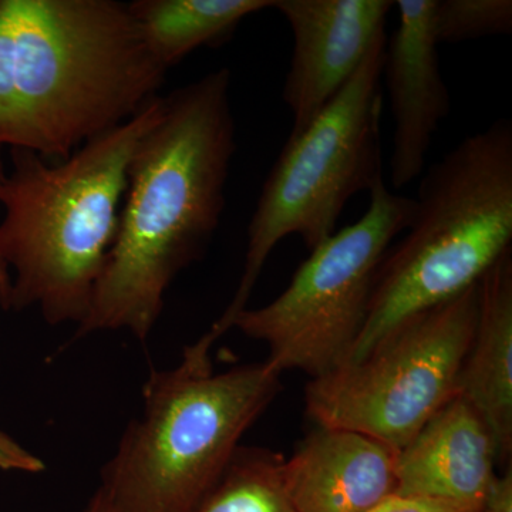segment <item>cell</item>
I'll use <instances>...</instances> for the list:
<instances>
[{"instance_id":"9a60e30c","label":"cell","mask_w":512,"mask_h":512,"mask_svg":"<svg viewBox=\"0 0 512 512\" xmlns=\"http://www.w3.org/2000/svg\"><path fill=\"white\" fill-rule=\"evenodd\" d=\"M285 457L268 448H238L220 483L194 512H296L286 495Z\"/></svg>"},{"instance_id":"52a82bcc","label":"cell","mask_w":512,"mask_h":512,"mask_svg":"<svg viewBox=\"0 0 512 512\" xmlns=\"http://www.w3.org/2000/svg\"><path fill=\"white\" fill-rule=\"evenodd\" d=\"M477 315L478 284L404 319L362 359L312 379L306 414L399 451L460 394Z\"/></svg>"},{"instance_id":"5b68a950","label":"cell","mask_w":512,"mask_h":512,"mask_svg":"<svg viewBox=\"0 0 512 512\" xmlns=\"http://www.w3.org/2000/svg\"><path fill=\"white\" fill-rule=\"evenodd\" d=\"M414 200L406 235L380 262L365 326L343 365L366 356L404 319L478 284L510 251L511 121L460 141L426 171Z\"/></svg>"},{"instance_id":"7c38bea8","label":"cell","mask_w":512,"mask_h":512,"mask_svg":"<svg viewBox=\"0 0 512 512\" xmlns=\"http://www.w3.org/2000/svg\"><path fill=\"white\" fill-rule=\"evenodd\" d=\"M497 461V446L483 417L457 394L397 451L394 495L480 507L497 476Z\"/></svg>"},{"instance_id":"2e32d148","label":"cell","mask_w":512,"mask_h":512,"mask_svg":"<svg viewBox=\"0 0 512 512\" xmlns=\"http://www.w3.org/2000/svg\"><path fill=\"white\" fill-rule=\"evenodd\" d=\"M511 32V0H436L434 33L439 45Z\"/></svg>"},{"instance_id":"3957f363","label":"cell","mask_w":512,"mask_h":512,"mask_svg":"<svg viewBox=\"0 0 512 512\" xmlns=\"http://www.w3.org/2000/svg\"><path fill=\"white\" fill-rule=\"evenodd\" d=\"M163 107L154 97L64 160L12 150L0 187V259L15 278L3 308H37L49 325L86 319L116 239L128 167Z\"/></svg>"},{"instance_id":"ac0fdd59","label":"cell","mask_w":512,"mask_h":512,"mask_svg":"<svg viewBox=\"0 0 512 512\" xmlns=\"http://www.w3.org/2000/svg\"><path fill=\"white\" fill-rule=\"evenodd\" d=\"M0 470L39 474L46 470V464L0 430Z\"/></svg>"},{"instance_id":"ffe728a7","label":"cell","mask_w":512,"mask_h":512,"mask_svg":"<svg viewBox=\"0 0 512 512\" xmlns=\"http://www.w3.org/2000/svg\"><path fill=\"white\" fill-rule=\"evenodd\" d=\"M10 289V274L8 266L0 259V303L5 305Z\"/></svg>"},{"instance_id":"277c9868","label":"cell","mask_w":512,"mask_h":512,"mask_svg":"<svg viewBox=\"0 0 512 512\" xmlns=\"http://www.w3.org/2000/svg\"><path fill=\"white\" fill-rule=\"evenodd\" d=\"M215 342L207 332L177 366L148 375L143 414L101 470L97 493L114 512L197 510L281 392V375L266 362L217 372Z\"/></svg>"},{"instance_id":"5bb4252c","label":"cell","mask_w":512,"mask_h":512,"mask_svg":"<svg viewBox=\"0 0 512 512\" xmlns=\"http://www.w3.org/2000/svg\"><path fill=\"white\" fill-rule=\"evenodd\" d=\"M274 0H136L128 3L151 55L165 70L201 46L228 40L242 20Z\"/></svg>"},{"instance_id":"44dd1931","label":"cell","mask_w":512,"mask_h":512,"mask_svg":"<svg viewBox=\"0 0 512 512\" xmlns=\"http://www.w3.org/2000/svg\"><path fill=\"white\" fill-rule=\"evenodd\" d=\"M84 512H114L111 510L107 501L104 500L103 497L99 493H94L92 500H90L89 505H87L86 511Z\"/></svg>"},{"instance_id":"e0dca14e","label":"cell","mask_w":512,"mask_h":512,"mask_svg":"<svg viewBox=\"0 0 512 512\" xmlns=\"http://www.w3.org/2000/svg\"><path fill=\"white\" fill-rule=\"evenodd\" d=\"M478 510L480 507L477 505L434 500V498L392 495L369 512H478Z\"/></svg>"},{"instance_id":"7a4b0ae2","label":"cell","mask_w":512,"mask_h":512,"mask_svg":"<svg viewBox=\"0 0 512 512\" xmlns=\"http://www.w3.org/2000/svg\"><path fill=\"white\" fill-rule=\"evenodd\" d=\"M165 73L128 3L0 0V147L64 160L133 119Z\"/></svg>"},{"instance_id":"9c48e42d","label":"cell","mask_w":512,"mask_h":512,"mask_svg":"<svg viewBox=\"0 0 512 512\" xmlns=\"http://www.w3.org/2000/svg\"><path fill=\"white\" fill-rule=\"evenodd\" d=\"M392 0H274L292 30L284 99L299 133L352 79L386 33Z\"/></svg>"},{"instance_id":"d6986e66","label":"cell","mask_w":512,"mask_h":512,"mask_svg":"<svg viewBox=\"0 0 512 512\" xmlns=\"http://www.w3.org/2000/svg\"><path fill=\"white\" fill-rule=\"evenodd\" d=\"M478 512H512L511 466L503 476H495L491 481Z\"/></svg>"},{"instance_id":"7402d4cb","label":"cell","mask_w":512,"mask_h":512,"mask_svg":"<svg viewBox=\"0 0 512 512\" xmlns=\"http://www.w3.org/2000/svg\"><path fill=\"white\" fill-rule=\"evenodd\" d=\"M2 148L0 147V187H2L3 181H5L6 171L5 164H3V157H2Z\"/></svg>"},{"instance_id":"8992f818","label":"cell","mask_w":512,"mask_h":512,"mask_svg":"<svg viewBox=\"0 0 512 512\" xmlns=\"http://www.w3.org/2000/svg\"><path fill=\"white\" fill-rule=\"evenodd\" d=\"M386 33L352 79L318 116L288 141L266 178L248 227L237 292L212 325L215 339L247 309L262 269L282 239L298 235L312 251L330 235L346 204L383 177L382 73Z\"/></svg>"},{"instance_id":"30bf717a","label":"cell","mask_w":512,"mask_h":512,"mask_svg":"<svg viewBox=\"0 0 512 512\" xmlns=\"http://www.w3.org/2000/svg\"><path fill=\"white\" fill-rule=\"evenodd\" d=\"M399 26L386 42L383 73L394 121L390 181L396 190L426 168L433 137L451 110L434 33L436 0H397Z\"/></svg>"},{"instance_id":"4fadbf2b","label":"cell","mask_w":512,"mask_h":512,"mask_svg":"<svg viewBox=\"0 0 512 512\" xmlns=\"http://www.w3.org/2000/svg\"><path fill=\"white\" fill-rule=\"evenodd\" d=\"M460 394L493 434L498 461L512 453V256L505 252L478 282L473 345L460 377Z\"/></svg>"},{"instance_id":"8fae6325","label":"cell","mask_w":512,"mask_h":512,"mask_svg":"<svg viewBox=\"0 0 512 512\" xmlns=\"http://www.w3.org/2000/svg\"><path fill=\"white\" fill-rule=\"evenodd\" d=\"M392 447L357 431L319 427L282 466L296 512H369L396 494Z\"/></svg>"},{"instance_id":"ba28073f","label":"cell","mask_w":512,"mask_h":512,"mask_svg":"<svg viewBox=\"0 0 512 512\" xmlns=\"http://www.w3.org/2000/svg\"><path fill=\"white\" fill-rule=\"evenodd\" d=\"M362 218L312 249L275 301L244 309L232 322L265 343L279 375L301 370L318 379L348 359L365 326L377 269L412 221L416 200L393 194L379 178Z\"/></svg>"},{"instance_id":"6da1fadb","label":"cell","mask_w":512,"mask_h":512,"mask_svg":"<svg viewBox=\"0 0 512 512\" xmlns=\"http://www.w3.org/2000/svg\"><path fill=\"white\" fill-rule=\"evenodd\" d=\"M229 90L224 67L164 97L128 167L116 239L76 338L126 330L144 342L174 279L204 254L237 150Z\"/></svg>"}]
</instances>
